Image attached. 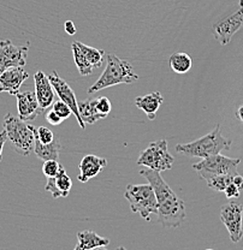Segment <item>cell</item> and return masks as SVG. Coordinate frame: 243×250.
Returning <instances> with one entry per match:
<instances>
[{"mask_svg": "<svg viewBox=\"0 0 243 250\" xmlns=\"http://www.w3.org/2000/svg\"><path fill=\"white\" fill-rule=\"evenodd\" d=\"M71 47H72V54H74V61L78 69V72H80L83 77L89 76L91 72H93L94 67L91 66L90 62H88V59L85 57V54H83L82 52H81V49L78 48L76 42H72Z\"/></svg>", "mask_w": 243, "mask_h": 250, "instance_id": "obj_23", "label": "cell"}, {"mask_svg": "<svg viewBox=\"0 0 243 250\" xmlns=\"http://www.w3.org/2000/svg\"><path fill=\"white\" fill-rule=\"evenodd\" d=\"M95 105H96V109L100 114H103L104 117L109 116V113L111 112L112 109V104L110 101L109 98L106 96H100V98L95 99Z\"/></svg>", "mask_w": 243, "mask_h": 250, "instance_id": "obj_28", "label": "cell"}, {"mask_svg": "<svg viewBox=\"0 0 243 250\" xmlns=\"http://www.w3.org/2000/svg\"><path fill=\"white\" fill-rule=\"evenodd\" d=\"M232 174H216V176L206 177L205 181L207 186L216 192H224L225 188L232 182Z\"/></svg>", "mask_w": 243, "mask_h": 250, "instance_id": "obj_24", "label": "cell"}, {"mask_svg": "<svg viewBox=\"0 0 243 250\" xmlns=\"http://www.w3.org/2000/svg\"><path fill=\"white\" fill-rule=\"evenodd\" d=\"M62 167L63 166L59 164L58 160H46L43 166V172L47 178H49V177L57 176Z\"/></svg>", "mask_w": 243, "mask_h": 250, "instance_id": "obj_27", "label": "cell"}, {"mask_svg": "<svg viewBox=\"0 0 243 250\" xmlns=\"http://www.w3.org/2000/svg\"><path fill=\"white\" fill-rule=\"evenodd\" d=\"M28 46H16L10 40L0 41V65L5 70L9 67L24 66L27 64Z\"/></svg>", "mask_w": 243, "mask_h": 250, "instance_id": "obj_11", "label": "cell"}, {"mask_svg": "<svg viewBox=\"0 0 243 250\" xmlns=\"http://www.w3.org/2000/svg\"><path fill=\"white\" fill-rule=\"evenodd\" d=\"M35 83V95L38 98L39 105L43 111L51 107L54 103V89L51 84V81L44 71H38L34 75Z\"/></svg>", "mask_w": 243, "mask_h": 250, "instance_id": "obj_14", "label": "cell"}, {"mask_svg": "<svg viewBox=\"0 0 243 250\" xmlns=\"http://www.w3.org/2000/svg\"><path fill=\"white\" fill-rule=\"evenodd\" d=\"M34 132H35V139H38L41 143H45V145L46 143L53 142L57 135L46 126L35 127V129H34Z\"/></svg>", "mask_w": 243, "mask_h": 250, "instance_id": "obj_25", "label": "cell"}, {"mask_svg": "<svg viewBox=\"0 0 243 250\" xmlns=\"http://www.w3.org/2000/svg\"><path fill=\"white\" fill-rule=\"evenodd\" d=\"M235 116H236V118L239 119V121L241 122V123H243V105H241L239 108H237V111H236V113H235Z\"/></svg>", "mask_w": 243, "mask_h": 250, "instance_id": "obj_34", "label": "cell"}, {"mask_svg": "<svg viewBox=\"0 0 243 250\" xmlns=\"http://www.w3.org/2000/svg\"><path fill=\"white\" fill-rule=\"evenodd\" d=\"M138 80L134 67L128 61L118 58L116 54H109L106 57L105 71L101 74L99 80L88 89V93L93 94L105 88L122 84V83H134Z\"/></svg>", "mask_w": 243, "mask_h": 250, "instance_id": "obj_2", "label": "cell"}, {"mask_svg": "<svg viewBox=\"0 0 243 250\" xmlns=\"http://www.w3.org/2000/svg\"><path fill=\"white\" fill-rule=\"evenodd\" d=\"M51 81V84L53 87L54 92L57 93V95L59 96L61 100L64 101L65 104L70 106V108L72 109V113L76 117L77 123L80 125L81 129H85L86 124L85 122L82 121L80 116V112H78V103L76 100V95H75V92L72 90V88L67 84L66 81L63 80L62 77H59V75L57 74V71H52L51 74L47 75Z\"/></svg>", "mask_w": 243, "mask_h": 250, "instance_id": "obj_10", "label": "cell"}, {"mask_svg": "<svg viewBox=\"0 0 243 250\" xmlns=\"http://www.w3.org/2000/svg\"><path fill=\"white\" fill-rule=\"evenodd\" d=\"M243 5V0H240V6H242Z\"/></svg>", "mask_w": 243, "mask_h": 250, "instance_id": "obj_36", "label": "cell"}, {"mask_svg": "<svg viewBox=\"0 0 243 250\" xmlns=\"http://www.w3.org/2000/svg\"><path fill=\"white\" fill-rule=\"evenodd\" d=\"M164 103V98L159 92H153L147 95L138 96L135 100V105L138 109L145 112L147 114L148 119L153 121L155 118V114L158 109L160 108L161 104Z\"/></svg>", "mask_w": 243, "mask_h": 250, "instance_id": "obj_17", "label": "cell"}, {"mask_svg": "<svg viewBox=\"0 0 243 250\" xmlns=\"http://www.w3.org/2000/svg\"><path fill=\"white\" fill-rule=\"evenodd\" d=\"M4 70H5V69H4V67H2V66H1V65H0V74H1V72H2V71H4Z\"/></svg>", "mask_w": 243, "mask_h": 250, "instance_id": "obj_35", "label": "cell"}, {"mask_svg": "<svg viewBox=\"0 0 243 250\" xmlns=\"http://www.w3.org/2000/svg\"><path fill=\"white\" fill-rule=\"evenodd\" d=\"M71 178L67 176L65 168L62 167L57 176L47 178L45 190L51 192L53 199H59V197H66L71 191Z\"/></svg>", "mask_w": 243, "mask_h": 250, "instance_id": "obj_16", "label": "cell"}, {"mask_svg": "<svg viewBox=\"0 0 243 250\" xmlns=\"http://www.w3.org/2000/svg\"><path fill=\"white\" fill-rule=\"evenodd\" d=\"M75 42H76L78 48H80L81 52L85 54V57L88 59V62H90L91 66H93L94 69H99V67L103 65L105 52L101 51V49L94 48V47L85 45V43L82 42H78V41H75Z\"/></svg>", "mask_w": 243, "mask_h": 250, "instance_id": "obj_22", "label": "cell"}, {"mask_svg": "<svg viewBox=\"0 0 243 250\" xmlns=\"http://www.w3.org/2000/svg\"><path fill=\"white\" fill-rule=\"evenodd\" d=\"M2 126L15 152L23 156H28L33 152L35 146V127L33 125H28L20 117L7 113L4 118Z\"/></svg>", "mask_w": 243, "mask_h": 250, "instance_id": "obj_3", "label": "cell"}, {"mask_svg": "<svg viewBox=\"0 0 243 250\" xmlns=\"http://www.w3.org/2000/svg\"><path fill=\"white\" fill-rule=\"evenodd\" d=\"M170 67L174 70L176 74L183 75L187 74L188 71H190L192 69V58H190L189 54L183 53V52H177V53H174L170 56L169 59Z\"/></svg>", "mask_w": 243, "mask_h": 250, "instance_id": "obj_21", "label": "cell"}, {"mask_svg": "<svg viewBox=\"0 0 243 250\" xmlns=\"http://www.w3.org/2000/svg\"><path fill=\"white\" fill-rule=\"evenodd\" d=\"M16 98H17L18 117L22 121H34L41 112H44L40 105H39L35 93L29 92V90H27V92H18L16 94Z\"/></svg>", "mask_w": 243, "mask_h": 250, "instance_id": "obj_13", "label": "cell"}, {"mask_svg": "<svg viewBox=\"0 0 243 250\" xmlns=\"http://www.w3.org/2000/svg\"><path fill=\"white\" fill-rule=\"evenodd\" d=\"M6 140H7L6 132H5V130H2V131L0 132V163H1L2 149H4V145H5V142H6Z\"/></svg>", "mask_w": 243, "mask_h": 250, "instance_id": "obj_33", "label": "cell"}, {"mask_svg": "<svg viewBox=\"0 0 243 250\" xmlns=\"http://www.w3.org/2000/svg\"><path fill=\"white\" fill-rule=\"evenodd\" d=\"M52 109L59 117H62L63 119H67L72 114V109L70 108V106L67 104H65L63 100H61V99L58 101H54L53 105H52Z\"/></svg>", "mask_w": 243, "mask_h": 250, "instance_id": "obj_26", "label": "cell"}, {"mask_svg": "<svg viewBox=\"0 0 243 250\" xmlns=\"http://www.w3.org/2000/svg\"><path fill=\"white\" fill-rule=\"evenodd\" d=\"M78 112H80V116L85 124H94L99 119L105 118L96 109L95 99H88L82 103H78Z\"/></svg>", "mask_w": 243, "mask_h": 250, "instance_id": "obj_20", "label": "cell"}, {"mask_svg": "<svg viewBox=\"0 0 243 250\" xmlns=\"http://www.w3.org/2000/svg\"><path fill=\"white\" fill-rule=\"evenodd\" d=\"M61 139L58 135H56V139L51 143H41L38 139H35V146H34V152L35 155L41 160H58L59 150H61Z\"/></svg>", "mask_w": 243, "mask_h": 250, "instance_id": "obj_19", "label": "cell"}, {"mask_svg": "<svg viewBox=\"0 0 243 250\" xmlns=\"http://www.w3.org/2000/svg\"><path fill=\"white\" fill-rule=\"evenodd\" d=\"M243 28V5L229 17L214 23L212 30L214 39L221 46H226L231 41L232 36Z\"/></svg>", "mask_w": 243, "mask_h": 250, "instance_id": "obj_9", "label": "cell"}, {"mask_svg": "<svg viewBox=\"0 0 243 250\" xmlns=\"http://www.w3.org/2000/svg\"><path fill=\"white\" fill-rule=\"evenodd\" d=\"M224 192H225V196L228 197V199H239L240 195H241V190L235 186L232 182L225 188Z\"/></svg>", "mask_w": 243, "mask_h": 250, "instance_id": "obj_29", "label": "cell"}, {"mask_svg": "<svg viewBox=\"0 0 243 250\" xmlns=\"http://www.w3.org/2000/svg\"><path fill=\"white\" fill-rule=\"evenodd\" d=\"M64 29L67 34H69V35H75V34L77 33L76 25L74 24L72 21H66V22L64 23Z\"/></svg>", "mask_w": 243, "mask_h": 250, "instance_id": "obj_31", "label": "cell"}, {"mask_svg": "<svg viewBox=\"0 0 243 250\" xmlns=\"http://www.w3.org/2000/svg\"><path fill=\"white\" fill-rule=\"evenodd\" d=\"M231 140L225 139L221 135V124H218L210 134L193 142L176 145L175 149L177 153H181L189 158L203 159L210 155L219 154L223 150H229L231 148Z\"/></svg>", "mask_w": 243, "mask_h": 250, "instance_id": "obj_1", "label": "cell"}, {"mask_svg": "<svg viewBox=\"0 0 243 250\" xmlns=\"http://www.w3.org/2000/svg\"><path fill=\"white\" fill-rule=\"evenodd\" d=\"M46 121L51 125H53V126H57V125L62 124V122L64 121V119H63L62 117H59L53 109H51V111H48L46 113Z\"/></svg>", "mask_w": 243, "mask_h": 250, "instance_id": "obj_30", "label": "cell"}, {"mask_svg": "<svg viewBox=\"0 0 243 250\" xmlns=\"http://www.w3.org/2000/svg\"><path fill=\"white\" fill-rule=\"evenodd\" d=\"M28 77L29 75L23 66L9 67L4 70L0 74V93H9L16 96Z\"/></svg>", "mask_w": 243, "mask_h": 250, "instance_id": "obj_12", "label": "cell"}, {"mask_svg": "<svg viewBox=\"0 0 243 250\" xmlns=\"http://www.w3.org/2000/svg\"><path fill=\"white\" fill-rule=\"evenodd\" d=\"M175 158L170 154L166 141L159 140L155 142H151L150 146L141 152L137 165L163 172L171 170Z\"/></svg>", "mask_w": 243, "mask_h": 250, "instance_id": "obj_5", "label": "cell"}, {"mask_svg": "<svg viewBox=\"0 0 243 250\" xmlns=\"http://www.w3.org/2000/svg\"><path fill=\"white\" fill-rule=\"evenodd\" d=\"M158 221L165 228L177 229L182 225L185 219V205L177 195L158 203L156 209Z\"/></svg>", "mask_w": 243, "mask_h": 250, "instance_id": "obj_7", "label": "cell"}, {"mask_svg": "<svg viewBox=\"0 0 243 250\" xmlns=\"http://www.w3.org/2000/svg\"><path fill=\"white\" fill-rule=\"evenodd\" d=\"M221 220L228 230L230 239L239 243L243 237V206L230 202L221 209Z\"/></svg>", "mask_w": 243, "mask_h": 250, "instance_id": "obj_8", "label": "cell"}, {"mask_svg": "<svg viewBox=\"0 0 243 250\" xmlns=\"http://www.w3.org/2000/svg\"><path fill=\"white\" fill-rule=\"evenodd\" d=\"M110 243V239L105 237H100L98 233L93 232L90 230L80 231L77 233V244L75 250H89L95 248H103L107 247Z\"/></svg>", "mask_w": 243, "mask_h": 250, "instance_id": "obj_18", "label": "cell"}, {"mask_svg": "<svg viewBox=\"0 0 243 250\" xmlns=\"http://www.w3.org/2000/svg\"><path fill=\"white\" fill-rule=\"evenodd\" d=\"M232 183L235 184L237 188H239L240 190H243V177L241 176V174H235L234 177H232Z\"/></svg>", "mask_w": 243, "mask_h": 250, "instance_id": "obj_32", "label": "cell"}, {"mask_svg": "<svg viewBox=\"0 0 243 250\" xmlns=\"http://www.w3.org/2000/svg\"><path fill=\"white\" fill-rule=\"evenodd\" d=\"M241 163L240 159L228 158L219 154L210 155L201 159L200 163L194 164L193 168L198 172L199 177L205 179L206 177L216 176V174H237V166Z\"/></svg>", "mask_w": 243, "mask_h": 250, "instance_id": "obj_6", "label": "cell"}, {"mask_svg": "<svg viewBox=\"0 0 243 250\" xmlns=\"http://www.w3.org/2000/svg\"><path fill=\"white\" fill-rule=\"evenodd\" d=\"M106 165L107 160L105 158H100V156H96L94 154L83 156L80 165H78L80 174L77 176V179L81 183H87L89 179L98 176L106 167Z\"/></svg>", "mask_w": 243, "mask_h": 250, "instance_id": "obj_15", "label": "cell"}, {"mask_svg": "<svg viewBox=\"0 0 243 250\" xmlns=\"http://www.w3.org/2000/svg\"><path fill=\"white\" fill-rule=\"evenodd\" d=\"M124 197L130 205L133 213H137L146 221L151 220V214L158 209L155 192L152 186L148 184H129L127 187Z\"/></svg>", "mask_w": 243, "mask_h": 250, "instance_id": "obj_4", "label": "cell"}]
</instances>
